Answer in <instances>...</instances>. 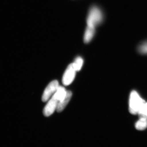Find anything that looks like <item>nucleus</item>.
<instances>
[{"instance_id": "nucleus-1", "label": "nucleus", "mask_w": 147, "mask_h": 147, "mask_svg": "<svg viewBox=\"0 0 147 147\" xmlns=\"http://www.w3.org/2000/svg\"><path fill=\"white\" fill-rule=\"evenodd\" d=\"M67 91L63 87L59 86L53 97L47 102L43 110V114L45 117L51 115L57 110L59 102L65 96Z\"/></svg>"}, {"instance_id": "nucleus-2", "label": "nucleus", "mask_w": 147, "mask_h": 147, "mask_svg": "<svg viewBox=\"0 0 147 147\" xmlns=\"http://www.w3.org/2000/svg\"><path fill=\"white\" fill-rule=\"evenodd\" d=\"M145 100L140 96L136 91H132L129 98V111L132 115L138 114L143 105Z\"/></svg>"}, {"instance_id": "nucleus-3", "label": "nucleus", "mask_w": 147, "mask_h": 147, "mask_svg": "<svg viewBox=\"0 0 147 147\" xmlns=\"http://www.w3.org/2000/svg\"><path fill=\"white\" fill-rule=\"evenodd\" d=\"M103 16L99 8L94 7L91 9L87 19V26L95 27L101 23Z\"/></svg>"}, {"instance_id": "nucleus-4", "label": "nucleus", "mask_w": 147, "mask_h": 147, "mask_svg": "<svg viewBox=\"0 0 147 147\" xmlns=\"http://www.w3.org/2000/svg\"><path fill=\"white\" fill-rule=\"evenodd\" d=\"M76 70L74 63L68 66L63 77L62 82L65 86H68L71 84L75 78Z\"/></svg>"}, {"instance_id": "nucleus-5", "label": "nucleus", "mask_w": 147, "mask_h": 147, "mask_svg": "<svg viewBox=\"0 0 147 147\" xmlns=\"http://www.w3.org/2000/svg\"><path fill=\"white\" fill-rule=\"evenodd\" d=\"M59 82L57 80H54L50 82L46 87L42 97V100L43 102H47L53 95L56 92L59 88Z\"/></svg>"}, {"instance_id": "nucleus-6", "label": "nucleus", "mask_w": 147, "mask_h": 147, "mask_svg": "<svg viewBox=\"0 0 147 147\" xmlns=\"http://www.w3.org/2000/svg\"><path fill=\"white\" fill-rule=\"evenodd\" d=\"M72 96V93L70 91H67L66 93L63 98L59 102L57 111L58 113H61L65 108L68 102L70 101Z\"/></svg>"}, {"instance_id": "nucleus-7", "label": "nucleus", "mask_w": 147, "mask_h": 147, "mask_svg": "<svg viewBox=\"0 0 147 147\" xmlns=\"http://www.w3.org/2000/svg\"><path fill=\"white\" fill-rule=\"evenodd\" d=\"M95 33V27L87 26L84 36V42H90L93 37Z\"/></svg>"}, {"instance_id": "nucleus-8", "label": "nucleus", "mask_w": 147, "mask_h": 147, "mask_svg": "<svg viewBox=\"0 0 147 147\" xmlns=\"http://www.w3.org/2000/svg\"><path fill=\"white\" fill-rule=\"evenodd\" d=\"M135 127L138 130H144L147 128V119L140 117V119L135 123Z\"/></svg>"}, {"instance_id": "nucleus-9", "label": "nucleus", "mask_w": 147, "mask_h": 147, "mask_svg": "<svg viewBox=\"0 0 147 147\" xmlns=\"http://www.w3.org/2000/svg\"><path fill=\"white\" fill-rule=\"evenodd\" d=\"M74 64V66L76 69V71H79L81 70L83 63H84V60L81 57H78L76 58L74 62L73 63Z\"/></svg>"}, {"instance_id": "nucleus-10", "label": "nucleus", "mask_w": 147, "mask_h": 147, "mask_svg": "<svg viewBox=\"0 0 147 147\" xmlns=\"http://www.w3.org/2000/svg\"><path fill=\"white\" fill-rule=\"evenodd\" d=\"M138 114L141 117L147 119V102H145V104L143 105Z\"/></svg>"}, {"instance_id": "nucleus-11", "label": "nucleus", "mask_w": 147, "mask_h": 147, "mask_svg": "<svg viewBox=\"0 0 147 147\" xmlns=\"http://www.w3.org/2000/svg\"><path fill=\"white\" fill-rule=\"evenodd\" d=\"M139 53L143 54H147V41L140 44L138 47Z\"/></svg>"}]
</instances>
